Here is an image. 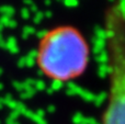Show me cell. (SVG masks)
Segmentation results:
<instances>
[{"label": "cell", "instance_id": "cell-1", "mask_svg": "<svg viewBox=\"0 0 125 124\" xmlns=\"http://www.w3.org/2000/svg\"><path fill=\"white\" fill-rule=\"evenodd\" d=\"M90 59L88 39L79 28L68 23L44 31L34 51L36 69L45 79L55 83H67L81 78Z\"/></svg>", "mask_w": 125, "mask_h": 124}, {"label": "cell", "instance_id": "cell-2", "mask_svg": "<svg viewBox=\"0 0 125 124\" xmlns=\"http://www.w3.org/2000/svg\"><path fill=\"white\" fill-rule=\"evenodd\" d=\"M108 92L99 124H125V0H114L103 18Z\"/></svg>", "mask_w": 125, "mask_h": 124}]
</instances>
